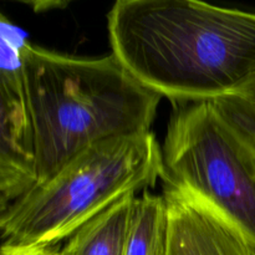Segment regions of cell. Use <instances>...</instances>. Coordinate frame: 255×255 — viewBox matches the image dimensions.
Segmentation results:
<instances>
[{
	"label": "cell",
	"mask_w": 255,
	"mask_h": 255,
	"mask_svg": "<svg viewBox=\"0 0 255 255\" xmlns=\"http://www.w3.org/2000/svg\"><path fill=\"white\" fill-rule=\"evenodd\" d=\"M136 196L128 194L77 229L60 249L61 255H124Z\"/></svg>",
	"instance_id": "52a82bcc"
},
{
	"label": "cell",
	"mask_w": 255,
	"mask_h": 255,
	"mask_svg": "<svg viewBox=\"0 0 255 255\" xmlns=\"http://www.w3.org/2000/svg\"><path fill=\"white\" fill-rule=\"evenodd\" d=\"M112 54L137 80L196 104L255 86V14L192 0H119L107 16Z\"/></svg>",
	"instance_id": "6da1fadb"
},
{
	"label": "cell",
	"mask_w": 255,
	"mask_h": 255,
	"mask_svg": "<svg viewBox=\"0 0 255 255\" xmlns=\"http://www.w3.org/2000/svg\"><path fill=\"white\" fill-rule=\"evenodd\" d=\"M162 176V149L151 131L99 142L1 212L2 243L54 247Z\"/></svg>",
	"instance_id": "3957f363"
},
{
	"label": "cell",
	"mask_w": 255,
	"mask_h": 255,
	"mask_svg": "<svg viewBox=\"0 0 255 255\" xmlns=\"http://www.w3.org/2000/svg\"><path fill=\"white\" fill-rule=\"evenodd\" d=\"M0 255H61L54 247L36 244L2 243Z\"/></svg>",
	"instance_id": "9c48e42d"
},
{
	"label": "cell",
	"mask_w": 255,
	"mask_h": 255,
	"mask_svg": "<svg viewBox=\"0 0 255 255\" xmlns=\"http://www.w3.org/2000/svg\"><path fill=\"white\" fill-rule=\"evenodd\" d=\"M124 255H169V217L164 197H136Z\"/></svg>",
	"instance_id": "ba28073f"
},
{
	"label": "cell",
	"mask_w": 255,
	"mask_h": 255,
	"mask_svg": "<svg viewBox=\"0 0 255 255\" xmlns=\"http://www.w3.org/2000/svg\"><path fill=\"white\" fill-rule=\"evenodd\" d=\"M21 55L37 184L99 142L151 131L162 96L137 81L114 54L67 56L25 41Z\"/></svg>",
	"instance_id": "7a4b0ae2"
},
{
	"label": "cell",
	"mask_w": 255,
	"mask_h": 255,
	"mask_svg": "<svg viewBox=\"0 0 255 255\" xmlns=\"http://www.w3.org/2000/svg\"><path fill=\"white\" fill-rule=\"evenodd\" d=\"M169 255H255V247L231 221L186 189L164 182Z\"/></svg>",
	"instance_id": "8992f818"
},
{
	"label": "cell",
	"mask_w": 255,
	"mask_h": 255,
	"mask_svg": "<svg viewBox=\"0 0 255 255\" xmlns=\"http://www.w3.org/2000/svg\"><path fill=\"white\" fill-rule=\"evenodd\" d=\"M162 157L164 182L213 207L255 247V138L221 101L179 109Z\"/></svg>",
	"instance_id": "277c9868"
},
{
	"label": "cell",
	"mask_w": 255,
	"mask_h": 255,
	"mask_svg": "<svg viewBox=\"0 0 255 255\" xmlns=\"http://www.w3.org/2000/svg\"><path fill=\"white\" fill-rule=\"evenodd\" d=\"M0 203L1 212L37 184L31 109L17 27L0 22Z\"/></svg>",
	"instance_id": "5b68a950"
},
{
	"label": "cell",
	"mask_w": 255,
	"mask_h": 255,
	"mask_svg": "<svg viewBox=\"0 0 255 255\" xmlns=\"http://www.w3.org/2000/svg\"><path fill=\"white\" fill-rule=\"evenodd\" d=\"M244 96H246L247 99H248L249 101H251L252 104H253L255 106V86L251 90V91H248L247 94H244Z\"/></svg>",
	"instance_id": "30bf717a"
}]
</instances>
